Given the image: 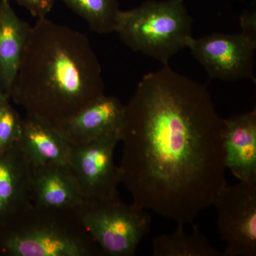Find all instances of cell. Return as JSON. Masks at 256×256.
Returning <instances> with one entry per match:
<instances>
[{"label": "cell", "mask_w": 256, "mask_h": 256, "mask_svg": "<svg viewBox=\"0 0 256 256\" xmlns=\"http://www.w3.org/2000/svg\"><path fill=\"white\" fill-rule=\"evenodd\" d=\"M10 96L0 88V109L6 102L10 101Z\"/></svg>", "instance_id": "cell-20"}, {"label": "cell", "mask_w": 256, "mask_h": 256, "mask_svg": "<svg viewBox=\"0 0 256 256\" xmlns=\"http://www.w3.org/2000/svg\"><path fill=\"white\" fill-rule=\"evenodd\" d=\"M31 202L35 206L74 210L86 201L68 166L32 164Z\"/></svg>", "instance_id": "cell-12"}, {"label": "cell", "mask_w": 256, "mask_h": 256, "mask_svg": "<svg viewBox=\"0 0 256 256\" xmlns=\"http://www.w3.org/2000/svg\"><path fill=\"white\" fill-rule=\"evenodd\" d=\"M0 18H1V3H0Z\"/></svg>", "instance_id": "cell-21"}, {"label": "cell", "mask_w": 256, "mask_h": 256, "mask_svg": "<svg viewBox=\"0 0 256 256\" xmlns=\"http://www.w3.org/2000/svg\"><path fill=\"white\" fill-rule=\"evenodd\" d=\"M192 20L184 0H148L127 11H120L114 32L133 52L168 64L188 48Z\"/></svg>", "instance_id": "cell-4"}, {"label": "cell", "mask_w": 256, "mask_h": 256, "mask_svg": "<svg viewBox=\"0 0 256 256\" xmlns=\"http://www.w3.org/2000/svg\"><path fill=\"white\" fill-rule=\"evenodd\" d=\"M32 170L20 142L0 152V226L32 203Z\"/></svg>", "instance_id": "cell-11"}, {"label": "cell", "mask_w": 256, "mask_h": 256, "mask_svg": "<svg viewBox=\"0 0 256 256\" xmlns=\"http://www.w3.org/2000/svg\"><path fill=\"white\" fill-rule=\"evenodd\" d=\"M105 95L100 62L84 34L46 18L32 26L10 98L56 128Z\"/></svg>", "instance_id": "cell-2"}, {"label": "cell", "mask_w": 256, "mask_h": 256, "mask_svg": "<svg viewBox=\"0 0 256 256\" xmlns=\"http://www.w3.org/2000/svg\"><path fill=\"white\" fill-rule=\"evenodd\" d=\"M193 232L184 230L183 225H178L175 232L162 234L152 240L153 256H223L212 245L206 236L200 232L195 224Z\"/></svg>", "instance_id": "cell-15"}, {"label": "cell", "mask_w": 256, "mask_h": 256, "mask_svg": "<svg viewBox=\"0 0 256 256\" xmlns=\"http://www.w3.org/2000/svg\"><path fill=\"white\" fill-rule=\"evenodd\" d=\"M120 141V134H114L70 146L68 166L86 201H110L120 197L121 172L114 162Z\"/></svg>", "instance_id": "cell-7"}, {"label": "cell", "mask_w": 256, "mask_h": 256, "mask_svg": "<svg viewBox=\"0 0 256 256\" xmlns=\"http://www.w3.org/2000/svg\"><path fill=\"white\" fill-rule=\"evenodd\" d=\"M20 144L33 164L68 166L70 146L53 126L26 114Z\"/></svg>", "instance_id": "cell-14"}, {"label": "cell", "mask_w": 256, "mask_h": 256, "mask_svg": "<svg viewBox=\"0 0 256 256\" xmlns=\"http://www.w3.org/2000/svg\"><path fill=\"white\" fill-rule=\"evenodd\" d=\"M124 105L114 96H101L55 128L70 146L120 134Z\"/></svg>", "instance_id": "cell-9"}, {"label": "cell", "mask_w": 256, "mask_h": 256, "mask_svg": "<svg viewBox=\"0 0 256 256\" xmlns=\"http://www.w3.org/2000/svg\"><path fill=\"white\" fill-rule=\"evenodd\" d=\"M223 119L206 87L164 64L124 105L119 168L133 204L178 225L213 205L225 184Z\"/></svg>", "instance_id": "cell-1"}, {"label": "cell", "mask_w": 256, "mask_h": 256, "mask_svg": "<svg viewBox=\"0 0 256 256\" xmlns=\"http://www.w3.org/2000/svg\"><path fill=\"white\" fill-rule=\"evenodd\" d=\"M74 210L104 256L136 255L150 232L152 216L148 210L126 204L120 197L110 201H85Z\"/></svg>", "instance_id": "cell-5"}, {"label": "cell", "mask_w": 256, "mask_h": 256, "mask_svg": "<svg viewBox=\"0 0 256 256\" xmlns=\"http://www.w3.org/2000/svg\"><path fill=\"white\" fill-rule=\"evenodd\" d=\"M0 3V88L10 97L32 26L18 18L9 0Z\"/></svg>", "instance_id": "cell-13"}, {"label": "cell", "mask_w": 256, "mask_h": 256, "mask_svg": "<svg viewBox=\"0 0 256 256\" xmlns=\"http://www.w3.org/2000/svg\"><path fill=\"white\" fill-rule=\"evenodd\" d=\"M37 18H46L57 0H16Z\"/></svg>", "instance_id": "cell-18"}, {"label": "cell", "mask_w": 256, "mask_h": 256, "mask_svg": "<svg viewBox=\"0 0 256 256\" xmlns=\"http://www.w3.org/2000/svg\"><path fill=\"white\" fill-rule=\"evenodd\" d=\"M188 48L210 78L227 82L249 79L256 82V42L242 34L214 33L198 38L192 36Z\"/></svg>", "instance_id": "cell-8"}, {"label": "cell", "mask_w": 256, "mask_h": 256, "mask_svg": "<svg viewBox=\"0 0 256 256\" xmlns=\"http://www.w3.org/2000/svg\"><path fill=\"white\" fill-rule=\"evenodd\" d=\"M75 210L31 203L0 226V256H102Z\"/></svg>", "instance_id": "cell-3"}, {"label": "cell", "mask_w": 256, "mask_h": 256, "mask_svg": "<svg viewBox=\"0 0 256 256\" xmlns=\"http://www.w3.org/2000/svg\"><path fill=\"white\" fill-rule=\"evenodd\" d=\"M242 32L244 36L252 41L256 42V10H245L239 18Z\"/></svg>", "instance_id": "cell-19"}, {"label": "cell", "mask_w": 256, "mask_h": 256, "mask_svg": "<svg viewBox=\"0 0 256 256\" xmlns=\"http://www.w3.org/2000/svg\"><path fill=\"white\" fill-rule=\"evenodd\" d=\"M86 22L92 31L101 34L116 30L120 10L118 0H62Z\"/></svg>", "instance_id": "cell-16"}, {"label": "cell", "mask_w": 256, "mask_h": 256, "mask_svg": "<svg viewBox=\"0 0 256 256\" xmlns=\"http://www.w3.org/2000/svg\"><path fill=\"white\" fill-rule=\"evenodd\" d=\"M224 164L239 181L256 180V109L223 119Z\"/></svg>", "instance_id": "cell-10"}, {"label": "cell", "mask_w": 256, "mask_h": 256, "mask_svg": "<svg viewBox=\"0 0 256 256\" xmlns=\"http://www.w3.org/2000/svg\"><path fill=\"white\" fill-rule=\"evenodd\" d=\"M213 205L218 233L226 244L223 256H256V180L225 184Z\"/></svg>", "instance_id": "cell-6"}, {"label": "cell", "mask_w": 256, "mask_h": 256, "mask_svg": "<svg viewBox=\"0 0 256 256\" xmlns=\"http://www.w3.org/2000/svg\"><path fill=\"white\" fill-rule=\"evenodd\" d=\"M22 130V118L8 101L0 109V152L20 142Z\"/></svg>", "instance_id": "cell-17"}]
</instances>
